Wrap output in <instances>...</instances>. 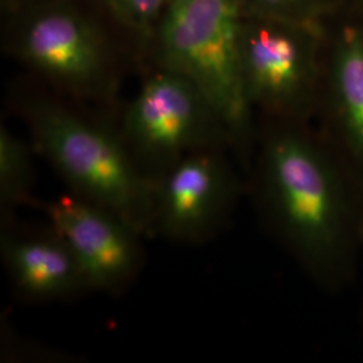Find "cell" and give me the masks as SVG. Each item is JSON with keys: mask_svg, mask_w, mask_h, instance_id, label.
Returning <instances> with one entry per match:
<instances>
[{"mask_svg": "<svg viewBox=\"0 0 363 363\" xmlns=\"http://www.w3.org/2000/svg\"><path fill=\"white\" fill-rule=\"evenodd\" d=\"M22 113L34 148L69 193L112 210L144 238L155 235V183L136 164L120 130L46 99H28Z\"/></svg>", "mask_w": 363, "mask_h": 363, "instance_id": "obj_1", "label": "cell"}, {"mask_svg": "<svg viewBox=\"0 0 363 363\" xmlns=\"http://www.w3.org/2000/svg\"><path fill=\"white\" fill-rule=\"evenodd\" d=\"M242 0H187L167 9L156 28V67L190 79L206 97L229 139L245 135L247 99L241 34Z\"/></svg>", "mask_w": 363, "mask_h": 363, "instance_id": "obj_2", "label": "cell"}, {"mask_svg": "<svg viewBox=\"0 0 363 363\" xmlns=\"http://www.w3.org/2000/svg\"><path fill=\"white\" fill-rule=\"evenodd\" d=\"M136 164L155 183L184 156L220 148L228 130L194 84L156 67L128 105L120 130Z\"/></svg>", "mask_w": 363, "mask_h": 363, "instance_id": "obj_3", "label": "cell"}, {"mask_svg": "<svg viewBox=\"0 0 363 363\" xmlns=\"http://www.w3.org/2000/svg\"><path fill=\"white\" fill-rule=\"evenodd\" d=\"M11 49L27 67L78 99L106 100L116 88L113 57L104 34L64 0L15 13Z\"/></svg>", "mask_w": 363, "mask_h": 363, "instance_id": "obj_4", "label": "cell"}, {"mask_svg": "<svg viewBox=\"0 0 363 363\" xmlns=\"http://www.w3.org/2000/svg\"><path fill=\"white\" fill-rule=\"evenodd\" d=\"M265 179L274 216L295 247L310 256L334 242L337 206L328 172L295 132L274 135L265 148Z\"/></svg>", "mask_w": 363, "mask_h": 363, "instance_id": "obj_5", "label": "cell"}, {"mask_svg": "<svg viewBox=\"0 0 363 363\" xmlns=\"http://www.w3.org/2000/svg\"><path fill=\"white\" fill-rule=\"evenodd\" d=\"M70 247L89 291L120 294L143 267L144 237L109 208L67 193L39 205Z\"/></svg>", "mask_w": 363, "mask_h": 363, "instance_id": "obj_6", "label": "cell"}, {"mask_svg": "<svg viewBox=\"0 0 363 363\" xmlns=\"http://www.w3.org/2000/svg\"><path fill=\"white\" fill-rule=\"evenodd\" d=\"M234 195L220 148L184 156L155 182V235L177 244H201L218 230Z\"/></svg>", "mask_w": 363, "mask_h": 363, "instance_id": "obj_7", "label": "cell"}, {"mask_svg": "<svg viewBox=\"0 0 363 363\" xmlns=\"http://www.w3.org/2000/svg\"><path fill=\"white\" fill-rule=\"evenodd\" d=\"M241 50L250 105L289 111L300 103L311 78V27L245 13Z\"/></svg>", "mask_w": 363, "mask_h": 363, "instance_id": "obj_8", "label": "cell"}, {"mask_svg": "<svg viewBox=\"0 0 363 363\" xmlns=\"http://www.w3.org/2000/svg\"><path fill=\"white\" fill-rule=\"evenodd\" d=\"M0 253L18 296L34 303L77 296L89 291L70 247L49 225L45 230L1 226Z\"/></svg>", "mask_w": 363, "mask_h": 363, "instance_id": "obj_9", "label": "cell"}, {"mask_svg": "<svg viewBox=\"0 0 363 363\" xmlns=\"http://www.w3.org/2000/svg\"><path fill=\"white\" fill-rule=\"evenodd\" d=\"M334 84L345 128L363 157V33L349 28L339 40Z\"/></svg>", "mask_w": 363, "mask_h": 363, "instance_id": "obj_10", "label": "cell"}, {"mask_svg": "<svg viewBox=\"0 0 363 363\" xmlns=\"http://www.w3.org/2000/svg\"><path fill=\"white\" fill-rule=\"evenodd\" d=\"M26 142L7 125L0 127V220L15 222V214L33 196L34 166Z\"/></svg>", "mask_w": 363, "mask_h": 363, "instance_id": "obj_11", "label": "cell"}, {"mask_svg": "<svg viewBox=\"0 0 363 363\" xmlns=\"http://www.w3.org/2000/svg\"><path fill=\"white\" fill-rule=\"evenodd\" d=\"M117 22L144 39L154 38L169 0H99Z\"/></svg>", "mask_w": 363, "mask_h": 363, "instance_id": "obj_12", "label": "cell"}, {"mask_svg": "<svg viewBox=\"0 0 363 363\" xmlns=\"http://www.w3.org/2000/svg\"><path fill=\"white\" fill-rule=\"evenodd\" d=\"M247 15L311 27L320 10V0H242Z\"/></svg>", "mask_w": 363, "mask_h": 363, "instance_id": "obj_13", "label": "cell"}, {"mask_svg": "<svg viewBox=\"0 0 363 363\" xmlns=\"http://www.w3.org/2000/svg\"><path fill=\"white\" fill-rule=\"evenodd\" d=\"M6 3V7L9 11L15 15V13H21V11H25L27 9H31V7H35L38 4L42 3H46V1H50V0H3Z\"/></svg>", "mask_w": 363, "mask_h": 363, "instance_id": "obj_14", "label": "cell"}, {"mask_svg": "<svg viewBox=\"0 0 363 363\" xmlns=\"http://www.w3.org/2000/svg\"><path fill=\"white\" fill-rule=\"evenodd\" d=\"M183 1H187V0H169V7L175 6V4H179V3H183Z\"/></svg>", "mask_w": 363, "mask_h": 363, "instance_id": "obj_15", "label": "cell"}]
</instances>
